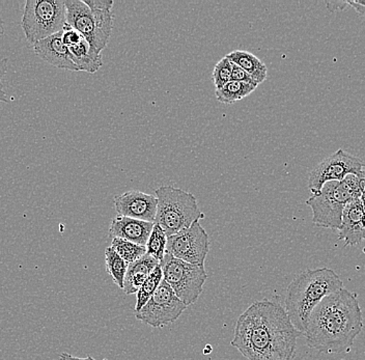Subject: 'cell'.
<instances>
[{
    "label": "cell",
    "mask_w": 365,
    "mask_h": 360,
    "mask_svg": "<svg viewBox=\"0 0 365 360\" xmlns=\"http://www.w3.org/2000/svg\"><path fill=\"white\" fill-rule=\"evenodd\" d=\"M163 280L187 307L197 302L207 274L205 266L191 265L166 254L159 263Z\"/></svg>",
    "instance_id": "obj_7"
},
{
    "label": "cell",
    "mask_w": 365,
    "mask_h": 360,
    "mask_svg": "<svg viewBox=\"0 0 365 360\" xmlns=\"http://www.w3.org/2000/svg\"><path fill=\"white\" fill-rule=\"evenodd\" d=\"M339 241H344L346 246L358 245L365 240V212L360 197L351 200L342 213Z\"/></svg>",
    "instance_id": "obj_13"
},
{
    "label": "cell",
    "mask_w": 365,
    "mask_h": 360,
    "mask_svg": "<svg viewBox=\"0 0 365 360\" xmlns=\"http://www.w3.org/2000/svg\"><path fill=\"white\" fill-rule=\"evenodd\" d=\"M156 197L158 207L155 223L161 227L168 237L187 229L195 221L205 217L196 197L188 191L163 185L156 189Z\"/></svg>",
    "instance_id": "obj_5"
},
{
    "label": "cell",
    "mask_w": 365,
    "mask_h": 360,
    "mask_svg": "<svg viewBox=\"0 0 365 360\" xmlns=\"http://www.w3.org/2000/svg\"><path fill=\"white\" fill-rule=\"evenodd\" d=\"M360 202H361L362 208H364L365 212V187L364 191H362L361 195H360Z\"/></svg>",
    "instance_id": "obj_30"
},
{
    "label": "cell",
    "mask_w": 365,
    "mask_h": 360,
    "mask_svg": "<svg viewBox=\"0 0 365 360\" xmlns=\"http://www.w3.org/2000/svg\"><path fill=\"white\" fill-rule=\"evenodd\" d=\"M300 336L284 307L264 299L239 317L230 344L248 360H292Z\"/></svg>",
    "instance_id": "obj_1"
},
{
    "label": "cell",
    "mask_w": 365,
    "mask_h": 360,
    "mask_svg": "<svg viewBox=\"0 0 365 360\" xmlns=\"http://www.w3.org/2000/svg\"><path fill=\"white\" fill-rule=\"evenodd\" d=\"M349 175L365 180V161L339 149L312 170L308 188L312 195H317L326 183L341 182Z\"/></svg>",
    "instance_id": "obj_8"
},
{
    "label": "cell",
    "mask_w": 365,
    "mask_h": 360,
    "mask_svg": "<svg viewBox=\"0 0 365 360\" xmlns=\"http://www.w3.org/2000/svg\"><path fill=\"white\" fill-rule=\"evenodd\" d=\"M200 221L168 237L166 254L191 265L205 266L210 252V238Z\"/></svg>",
    "instance_id": "obj_9"
},
{
    "label": "cell",
    "mask_w": 365,
    "mask_h": 360,
    "mask_svg": "<svg viewBox=\"0 0 365 360\" xmlns=\"http://www.w3.org/2000/svg\"><path fill=\"white\" fill-rule=\"evenodd\" d=\"M21 24L27 42L33 45L61 33L67 25L65 0H27Z\"/></svg>",
    "instance_id": "obj_6"
},
{
    "label": "cell",
    "mask_w": 365,
    "mask_h": 360,
    "mask_svg": "<svg viewBox=\"0 0 365 360\" xmlns=\"http://www.w3.org/2000/svg\"><path fill=\"white\" fill-rule=\"evenodd\" d=\"M158 200L139 190H131L114 197V208L118 215L133 220L155 222Z\"/></svg>",
    "instance_id": "obj_12"
},
{
    "label": "cell",
    "mask_w": 365,
    "mask_h": 360,
    "mask_svg": "<svg viewBox=\"0 0 365 360\" xmlns=\"http://www.w3.org/2000/svg\"><path fill=\"white\" fill-rule=\"evenodd\" d=\"M105 264H106L107 272L113 279L114 284L123 290L125 273H127L129 264L125 263L124 259L118 256L110 246L105 250Z\"/></svg>",
    "instance_id": "obj_21"
},
{
    "label": "cell",
    "mask_w": 365,
    "mask_h": 360,
    "mask_svg": "<svg viewBox=\"0 0 365 360\" xmlns=\"http://www.w3.org/2000/svg\"><path fill=\"white\" fill-rule=\"evenodd\" d=\"M344 289L339 275L327 267L307 269L287 287L284 309L294 327L304 334L308 319L324 298Z\"/></svg>",
    "instance_id": "obj_3"
},
{
    "label": "cell",
    "mask_w": 365,
    "mask_h": 360,
    "mask_svg": "<svg viewBox=\"0 0 365 360\" xmlns=\"http://www.w3.org/2000/svg\"><path fill=\"white\" fill-rule=\"evenodd\" d=\"M232 63V61H230ZM232 81H239V82H246V83L255 84V86H259V84L257 83L255 81H253L252 77L248 74L247 72H245L241 67L239 66L235 65V63H232Z\"/></svg>",
    "instance_id": "obj_28"
},
{
    "label": "cell",
    "mask_w": 365,
    "mask_h": 360,
    "mask_svg": "<svg viewBox=\"0 0 365 360\" xmlns=\"http://www.w3.org/2000/svg\"><path fill=\"white\" fill-rule=\"evenodd\" d=\"M110 247L128 264L133 263L147 254L145 246L135 245L124 239H111Z\"/></svg>",
    "instance_id": "obj_23"
},
{
    "label": "cell",
    "mask_w": 365,
    "mask_h": 360,
    "mask_svg": "<svg viewBox=\"0 0 365 360\" xmlns=\"http://www.w3.org/2000/svg\"><path fill=\"white\" fill-rule=\"evenodd\" d=\"M187 309L170 286L162 280L159 288L153 294L147 304L135 312V318L152 327H163L175 322Z\"/></svg>",
    "instance_id": "obj_10"
},
{
    "label": "cell",
    "mask_w": 365,
    "mask_h": 360,
    "mask_svg": "<svg viewBox=\"0 0 365 360\" xmlns=\"http://www.w3.org/2000/svg\"><path fill=\"white\" fill-rule=\"evenodd\" d=\"M362 329L364 319L359 302L344 288L324 298L314 307L304 336L310 349L339 354L352 347Z\"/></svg>",
    "instance_id": "obj_2"
},
{
    "label": "cell",
    "mask_w": 365,
    "mask_h": 360,
    "mask_svg": "<svg viewBox=\"0 0 365 360\" xmlns=\"http://www.w3.org/2000/svg\"><path fill=\"white\" fill-rule=\"evenodd\" d=\"M59 359H61V360H97L91 357V355H88V357H84V359H81V357L73 356V355L68 354V353H61V354H59Z\"/></svg>",
    "instance_id": "obj_29"
},
{
    "label": "cell",
    "mask_w": 365,
    "mask_h": 360,
    "mask_svg": "<svg viewBox=\"0 0 365 360\" xmlns=\"http://www.w3.org/2000/svg\"><path fill=\"white\" fill-rule=\"evenodd\" d=\"M227 58L232 63L247 72L259 86L268 77V67L251 52L245 50H234L227 54Z\"/></svg>",
    "instance_id": "obj_19"
},
{
    "label": "cell",
    "mask_w": 365,
    "mask_h": 360,
    "mask_svg": "<svg viewBox=\"0 0 365 360\" xmlns=\"http://www.w3.org/2000/svg\"><path fill=\"white\" fill-rule=\"evenodd\" d=\"M4 34V21H2L1 17H0V36ZM9 68V59L4 58L0 59V105L9 103V96L6 95V91L4 88V78L6 76V72H8Z\"/></svg>",
    "instance_id": "obj_26"
},
{
    "label": "cell",
    "mask_w": 365,
    "mask_h": 360,
    "mask_svg": "<svg viewBox=\"0 0 365 360\" xmlns=\"http://www.w3.org/2000/svg\"><path fill=\"white\" fill-rule=\"evenodd\" d=\"M68 53H70L71 61L78 68L79 72L84 71L93 74L103 66L101 54L96 53L86 38L80 41L78 44L68 47Z\"/></svg>",
    "instance_id": "obj_18"
},
{
    "label": "cell",
    "mask_w": 365,
    "mask_h": 360,
    "mask_svg": "<svg viewBox=\"0 0 365 360\" xmlns=\"http://www.w3.org/2000/svg\"><path fill=\"white\" fill-rule=\"evenodd\" d=\"M67 24L83 36L96 53L101 54L106 45L98 31L97 21L91 9L83 0H65Z\"/></svg>",
    "instance_id": "obj_11"
},
{
    "label": "cell",
    "mask_w": 365,
    "mask_h": 360,
    "mask_svg": "<svg viewBox=\"0 0 365 360\" xmlns=\"http://www.w3.org/2000/svg\"><path fill=\"white\" fill-rule=\"evenodd\" d=\"M212 79H213L216 90L222 88L228 82L232 81V63H230V59L227 56L221 58L216 63Z\"/></svg>",
    "instance_id": "obj_25"
},
{
    "label": "cell",
    "mask_w": 365,
    "mask_h": 360,
    "mask_svg": "<svg viewBox=\"0 0 365 360\" xmlns=\"http://www.w3.org/2000/svg\"><path fill=\"white\" fill-rule=\"evenodd\" d=\"M365 187V180L349 175L341 182H329L322 187L317 195L308 198L312 208V222L318 227L339 231L342 213L346 205L360 197Z\"/></svg>",
    "instance_id": "obj_4"
},
{
    "label": "cell",
    "mask_w": 365,
    "mask_h": 360,
    "mask_svg": "<svg viewBox=\"0 0 365 360\" xmlns=\"http://www.w3.org/2000/svg\"><path fill=\"white\" fill-rule=\"evenodd\" d=\"M153 227H154V222L118 215L111 221L109 227V237L111 239H124L135 245L145 246Z\"/></svg>",
    "instance_id": "obj_15"
},
{
    "label": "cell",
    "mask_w": 365,
    "mask_h": 360,
    "mask_svg": "<svg viewBox=\"0 0 365 360\" xmlns=\"http://www.w3.org/2000/svg\"><path fill=\"white\" fill-rule=\"evenodd\" d=\"M83 36L80 35L78 31H75L68 24L66 25L65 29L63 31V41L68 48L78 44L80 41L83 40Z\"/></svg>",
    "instance_id": "obj_27"
},
{
    "label": "cell",
    "mask_w": 365,
    "mask_h": 360,
    "mask_svg": "<svg viewBox=\"0 0 365 360\" xmlns=\"http://www.w3.org/2000/svg\"><path fill=\"white\" fill-rule=\"evenodd\" d=\"M166 245H168V236L161 227L154 222V227L145 245L147 254L154 257L160 263L166 254Z\"/></svg>",
    "instance_id": "obj_24"
},
{
    "label": "cell",
    "mask_w": 365,
    "mask_h": 360,
    "mask_svg": "<svg viewBox=\"0 0 365 360\" xmlns=\"http://www.w3.org/2000/svg\"><path fill=\"white\" fill-rule=\"evenodd\" d=\"M33 46L36 56L53 67L79 72L78 68L71 61L68 48L63 41V31L38 41Z\"/></svg>",
    "instance_id": "obj_14"
},
{
    "label": "cell",
    "mask_w": 365,
    "mask_h": 360,
    "mask_svg": "<svg viewBox=\"0 0 365 360\" xmlns=\"http://www.w3.org/2000/svg\"><path fill=\"white\" fill-rule=\"evenodd\" d=\"M257 88V86L255 84L232 81L222 88L216 90L215 96L220 103L232 104L248 97Z\"/></svg>",
    "instance_id": "obj_20"
},
{
    "label": "cell",
    "mask_w": 365,
    "mask_h": 360,
    "mask_svg": "<svg viewBox=\"0 0 365 360\" xmlns=\"http://www.w3.org/2000/svg\"><path fill=\"white\" fill-rule=\"evenodd\" d=\"M162 280H163V273H162L161 267L158 265L154 269V271L150 273L148 279L143 282V286L137 291L135 312L140 311V309L147 304L150 298L152 297L153 294L159 288Z\"/></svg>",
    "instance_id": "obj_22"
},
{
    "label": "cell",
    "mask_w": 365,
    "mask_h": 360,
    "mask_svg": "<svg viewBox=\"0 0 365 360\" xmlns=\"http://www.w3.org/2000/svg\"><path fill=\"white\" fill-rule=\"evenodd\" d=\"M83 2L95 16L100 38L107 46L113 31V0H83Z\"/></svg>",
    "instance_id": "obj_17"
},
{
    "label": "cell",
    "mask_w": 365,
    "mask_h": 360,
    "mask_svg": "<svg viewBox=\"0 0 365 360\" xmlns=\"http://www.w3.org/2000/svg\"><path fill=\"white\" fill-rule=\"evenodd\" d=\"M159 265V262L154 257L145 256L128 265L127 273L124 280V288L123 291L127 295L137 293L143 282L148 279L150 273Z\"/></svg>",
    "instance_id": "obj_16"
}]
</instances>
